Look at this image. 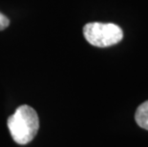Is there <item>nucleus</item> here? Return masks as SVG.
Returning a JSON list of instances; mask_svg holds the SVG:
<instances>
[{
	"instance_id": "3",
	"label": "nucleus",
	"mask_w": 148,
	"mask_h": 147,
	"mask_svg": "<svg viewBox=\"0 0 148 147\" xmlns=\"http://www.w3.org/2000/svg\"><path fill=\"white\" fill-rule=\"evenodd\" d=\"M135 120L138 126L148 131V101L141 103L137 108Z\"/></svg>"
},
{
	"instance_id": "4",
	"label": "nucleus",
	"mask_w": 148,
	"mask_h": 147,
	"mask_svg": "<svg viewBox=\"0 0 148 147\" xmlns=\"http://www.w3.org/2000/svg\"><path fill=\"white\" fill-rule=\"evenodd\" d=\"M9 25H10L9 18L6 16V15L3 14L2 12H0V31L5 30Z\"/></svg>"
},
{
	"instance_id": "2",
	"label": "nucleus",
	"mask_w": 148,
	"mask_h": 147,
	"mask_svg": "<svg viewBox=\"0 0 148 147\" xmlns=\"http://www.w3.org/2000/svg\"><path fill=\"white\" fill-rule=\"evenodd\" d=\"M83 36L91 45L105 48L121 42L123 32L121 27L113 23L90 22L83 27Z\"/></svg>"
},
{
	"instance_id": "1",
	"label": "nucleus",
	"mask_w": 148,
	"mask_h": 147,
	"mask_svg": "<svg viewBox=\"0 0 148 147\" xmlns=\"http://www.w3.org/2000/svg\"><path fill=\"white\" fill-rule=\"evenodd\" d=\"M8 128L12 139L17 144L31 142L39 129V118L34 108L29 105L19 106L8 118Z\"/></svg>"
}]
</instances>
